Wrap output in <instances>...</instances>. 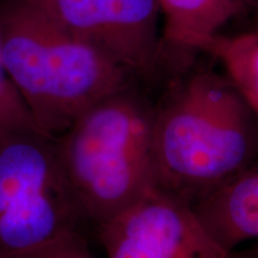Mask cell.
Returning a JSON list of instances; mask_svg holds the SVG:
<instances>
[{
	"instance_id": "obj_1",
	"label": "cell",
	"mask_w": 258,
	"mask_h": 258,
	"mask_svg": "<svg viewBox=\"0 0 258 258\" xmlns=\"http://www.w3.org/2000/svg\"><path fill=\"white\" fill-rule=\"evenodd\" d=\"M157 189L190 206L258 160V114L227 76L200 69L153 102Z\"/></svg>"
},
{
	"instance_id": "obj_2",
	"label": "cell",
	"mask_w": 258,
	"mask_h": 258,
	"mask_svg": "<svg viewBox=\"0 0 258 258\" xmlns=\"http://www.w3.org/2000/svg\"><path fill=\"white\" fill-rule=\"evenodd\" d=\"M3 61L35 127L57 138L93 104L139 83L108 54L24 0H0Z\"/></svg>"
},
{
	"instance_id": "obj_3",
	"label": "cell",
	"mask_w": 258,
	"mask_h": 258,
	"mask_svg": "<svg viewBox=\"0 0 258 258\" xmlns=\"http://www.w3.org/2000/svg\"><path fill=\"white\" fill-rule=\"evenodd\" d=\"M138 84L97 102L55 138L67 182L93 228L157 189L153 102Z\"/></svg>"
},
{
	"instance_id": "obj_4",
	"label": "cell",
	"mask_w": 258,
	"mask_h": 258,
	"mask_svg": "<svg viewBox=\"0 0 258 258\" xmlns=\"http://www.w3.org/2000/svg\"><path fill=\"white\" fill-rule=\"evenodd\" d=\"M83 224L55 138L25 131L0 140V258L82 231Z\"/></svg>"
},
{
	"instance_id": "obj_5",
	"label": "cell",
	"mask_w": 258,
	"mask_h": 258,
	"mask_svg": "<svg viewBox=\"0 0 258 258\" xmlns=\"http://www.w3.org/2000/svg\"><path fill=\"white\" fill-rule=\"evenodd\" d=\"M108 54L139 82L164 63L159 0H24Z\"/></svg>"
},
{
	"instance_id": "obj_6",
	"label": "cell",
	"mask_w": 258,
	"mask_h": 258,
	"mask_svg": "<svg viewBox=\"0 0 258 258\" xmlns=\"http://www.w3.org/2000/svg\"><path fill=\"white\" fill-rule=\"evenodd\" d=\"M95 231L108 258H258V246L222 247L189 203L158 189Z\"/></svg>"
},
{
	"instance_id": "obj_7",
	"label": "cell",
	"mask_w": 258,
	"mask_h": 258,
	"mask_svg": "<svg viewBox=\"0 0 258 258\" xmlns=\"http://www.w3.org/2000/svg\"><path fill=\"white\" fill-rule=\"evenodd\" d=\"M203 227L227 250L258 239V160L191 206Z\"/></svg>"
},
{
	"instance_id": "obj_8",
	"label": "cell",
	"mask_w": 258,
	"mask_h": 258,
	"mask_svg": "<svg viewBox=\"0 0 258 258\" xmlns=\"http://www.w3.org/2000/svg\"><path fill=\"white\" fill-rule=\"evenodd\" d=\"M163 17V51L169 60L178 57L184 64L186 57L200 53L209 38L225 28L244 11L246 0H159Z\"/></svg>"
},
{
	"instance_id": "obj_9",
	"label": "cell",
	"mask_w": 258,
	"mask_h": 258,
	"mask_svg": "<svg viewBox=\"0 0 258 258\" xmlns=\"http://www.w3.org/2000/svg\"><path fill=\"white\" fill-rule=\"evenodd\" d=\"M220 64L222 72L258 114V27L221 32L200 48Z\"/></svg>"
},
{
	"instance_id": "obj_10",
	"label": "cell",
	"mask_w": 258,
	"mask_h": 258,
	"mask_svg": "<svg viewBox=\"0 0 258 258\" xmlns=\"http://www.w3.org/2000/svg\"><path fill=\"white\" fill-rule=\"evenodd\" d=\"M25 131H38L27 106L6 73L0 37V140Z\"/></svg>"
},
{
	"instance_id": "obj_11",
	"label": "cell",
	"mask_w": 258,
	"mask_h": 258,
	"mask_svg": "<svg viewBox=\"0 0 258 258\" xmlns=\"http://www.w3.org/2000/svg\"><path fill=\"white\" fill-rule=\"evenodd\" d=\"M10 258H95L82 231L71 232L43 246Z\"/></svg>"
},
{
	"instance_id": "obj_12",
	"label": "cell",
	"mask_w": 258,
	"mask_h": 258,
	"mask_svg": "<svg viewBox=\"0 0 258 258\" xmlns=\"http://www.w3.org/2000/svg\"><path fill=\"white\" fill-rule=\"evenodd\" d=\"M251 3H252V5L258 6V0H251Z\"/></svg>"
},
{
	"instance_id": "obj_13",
	"label": "cell",
	"mask_w": 258,
	"mask_h": 258,
	"mask_svg": "<svg viewBox=\"0 0 258 258\" xmlns=\"http://www.w3.org/2000/svg\"><path fill=\"white\" fill-rule=\"evenodd\" d=\"M257 27H258V25H257Z\"/></svg>"
}]
</instances>
